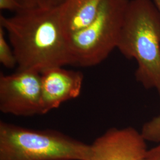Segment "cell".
<instances>
[{
  "label": "cell",
  "mask_w": 160,
  "mask_h": 160,
  "mask_svg": "<svg viewBox=\"0 0 160 160\" xmlns=\"http://www.w3.org/2000/svg\"><path fill=\"white\" fill-rule=\"evenodd\" d=\"M42 114L59 108L80 96L84 75L78 71L54 67L40 73Z\"/></svg>",
  "instance_id": "7"
},
{
  "label": "cell",
  "mask_w": 160,
  "mask_h": 160,
  "mask_svg": "<svg viewBox=\"0 0 160 160\" xmlns=\"http://www.w3.org/2000/svg\"><path fill=\"white\" fill-rule=\"evenodd\" d=\"M129 1L104 0L91 23L69 34L68 42L74 65L95 66L117 48Z\"/></svg>",
  "instance_id": "4"
},
{
  "label": "cell",
  "mask_w": 160,
  "mask_h": 160,
  "mask_svg": "<svg viewBox=\"0 0 160 160\" xmlns=\"http://www.w3.org/2000/svg\"><path fill=\"white\" fill-rule=\"evenodd\" d=\"M24 6H32L39 4L43 0H17Z\"/></svg>",
  "instance_id": "13"
},
{
  "label": "cell",
  "mask_w": 160,
  "mask_h": 160,
  "mask_svg": "<svg viewBox=\"0 0 160 160\" xmlns=\"http://www.w3.org/2000/svg\"><path fill=\"white\" fill-rule=\"evenodd\" d=\"M5 30L0 26V62L7 68L17 66V61L12 47L6 40Z\"/></svg>",
  "instance_id": "9"
},
{
  "label": "cell",
  "mask_w": 160,
  "mask_h": 160,
  "mask_svg": "<svg viewBox=\"0 0 160 160\" xmlns=\"http://www.w3.org/2000/svg\"><path fill=\"white\" fill-rule=\"evenodd\" d=\"M152 1L154 2L155 6L157 7L159 12H160V0H152Z\"/></svg>",
  "instance_id": "15"
},
{
  "label": "cell",
  "mask_w": 160,
  "mask_h": 160,
  "mask_svg": "<svg viewBox=\"0 0 160 160\" xmlns=\"http://www.w3.org/2000/svg\"><path fill=\"white\" fill-rule=\"evenodd\" d=\"M145 160H149L148 159V158H146V159H145Z\"/></svg>",
  "instance_id": "16"
},
{
  "label": "cell",
  "mask_w": 160,
  "mask_h": 160,
  "mask_svg": "<svg viewBox=\"0 0 160 160\" xmlns=\"http://www.w3.org/2000/svg\"><path fill=\"white\" fill-rule=\"evenodd\" d=\"M141 133L146 141L160 143V114L144 123Z\"/></svg>",
  "instance_id": "10"
},
{
  "label": "cell",
  "mask_w": 160,
  "mask_h": 160,
  "mask_svg": "<svg viewBox=\"0 0 160 160\" xmlns=\"http://www.w3.org/2000/svg\"><path fill=\"white\" fill-rule=\"evenodd\" d=\"M90 150L60 132L0 122V160H87Z\"/></svg>",
  "instance_id": "3"
},
{
  "label": "cell",
  "mask_w": 160,
  "mask_h": 160,
  "mask_svg": "<svg viewBox=\"0 0 160 160\" xmlns=\"http://www.w3.org/2000/svg\"><path fill=\"white\" fill-rule=\"evenodd\" d=\"M146 142L132 127L111 128L90 145L87 160H145L149 150Z\"/></svg>",
  "instance_id": "6"
},
{
  "label": "cell",
  "mask_w": 160,
  "mask_h": 160,
  "mask_svg": "<svg viewBox=\"0 0 160 160\" xmlns=\"http://www.w3.org/2000/svg\"><path fill=\"white\" fill-rule=\"evenodd\" d=\"M0 110L18 116L42 114L40 73L17 71L0 75Z\"/></svg>",
  "instance_id": "5"
},
{
  "label": "cell",
  "mask_w": 160,
  "mask_h": 160,
  "mask_svg": "<svg viewBox=\"0 0 160 160\" xmlns=\"http://www.w3.org/2000/svg\"><path fill=\"white\" fill-rule=\"evenodd\" d=\"M22 5L17 0H0V9L16 12L23 8Z\"/></svg>",
  "instance_id": "11"
},
{
  "label": "cell",
  "mask_w": 160,
  "mask_h": 160,
  "mask_svg": "<svg viewBox=\"0 0 160 160\" xmlns=\"http://www.w3.org/2000/svg\"><path fill=\"white\" fill-rule=\"evenodd\" d=\"M63 0H45L46 6H57L61 4Z\"/></svg>",
  "instance_id": "14"
},
{
  "label": "cell",
  "mask_w": 160,
  "mask_h": 160,
  "mask_svg": "<svg viewBox=\"0 0 160 160\" xmlns=\"http://www.w3.org/2000/svg\"><path fill=\"white\" fill-rule=\"evenodd\" d=\"M117 49L137 61L136 80L160 98V12L152 0H129Z\"/></svg>",
  "instance_id": "2"
},
{
  "label": "cell",
  "mask_w": 160,
  "mask_h": 160,
  "mask_svg": "<svg viewBox=\"0 0 160 160\" xmlns=\"http://www.w3.org/2000/svg\"><path fill=\"white\" fill-rule=\"evenodd\" d=\"M147 158L149 160H160V143L154 148L149 149Z\"/></svg>",
  "instance_id": "12"
},
{
  "label": "cell",
  "mask_w": 160,
  "mask_h": 160,
  "mask_svg": "<svg viewBox=\"0 0 160 160\" xmlns=\"http://www.w3.org/2000/svg\"><path fill=\"white\" fill-rule=\"evenodd\" d=\"M0 26L8 34L17 71L42 73L73 65L60 4L24 7L11 17L1 14Z\"/></svg>",
  "instance_id": "1"
},
{
  "label": "cell",
  "mask_w": 160,
  "mask_h": 160,
  "mask_svg": "<svg viewBox=\"0 0 160 160\" xmlns=\"http://www.w3.org/2000/svg\"><path fill=\"white\" fill-rule=\"evenodd\" d=\"M104 0H63L60 4L67 34L83 29L97 16Z\"/></svg>",
  "instance_id": "8"
}]
</instances>
